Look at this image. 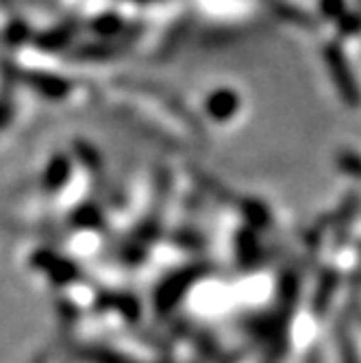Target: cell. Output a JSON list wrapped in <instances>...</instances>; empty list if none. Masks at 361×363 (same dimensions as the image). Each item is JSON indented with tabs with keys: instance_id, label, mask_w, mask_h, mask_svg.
<instances>
[{
	"instance_id": "6da1fadb",
	"label": "cell",
	"mask_w": 361,
	"mask_h": 363,
	"mask_svg": "<svg viewBox=\"0 0 361 363\" xmlns=\"http://www.w3.org/2000/svg\"><path fill=\"white\" fill-rule=\"evenodd\" d=\"M324 59H326V65H329V72L333 77V83L342 96V101L350 107H359L361 105V91H359L355 74L350 70L346 57L342 55V50L338 46L329 44L324 50Z\"/></svg>"
},
{
	"instance_id": "7a4b0ae2",
	"label": "cell",
	"mask_w": 361,
	"mask_h": 363,
	"mask_svg": "<svg viewBox=\"0 0 361 363\" xmlns=\"http://www.w3.org/2000/svg\"><path fill=\"white\" fill-rule=\"evenodd\" d=\"M338 161H340V168H342L344 172H348V174H352V177H361V157H359V155H355V152H344Z\"/></svg>"
},
{
	"instance_id": "3957f363",
	"label": "cell",
	"mask_w": 361,
	"mask_h": 363,
	"mask_svg": "<svg viewBox=\"0 0 361 363\" xmlns=\"http://www.w3.org/2000/svg\"><path fill=\"white\" fill-rule=\"evenodd\" d=\"M322 11L326 18H342L344 0H322Z\"/></svg>"
}]
</instances>
